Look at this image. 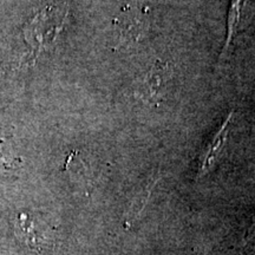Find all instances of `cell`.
I'll use <instances>...</instances> for the list:
<instances>
[{
	"instance_id": "1",
	"label": "cell",
	"mask_w": 255,
	"mask_h": 255,
	"mask_svg": "<svg viewBox=\"0 0 255 255\" xmlns=\"http://www.w3.org/2000/svg\"><path fill=\"white\" fill-rule=\"evenodd\" d=\"M66 14V11L51 5L28 21L24 28V37L34 52L49 51L56 45L64 28Z\"/></svg>"
},
{
	"instance_id": "2",
	"label": "cell",
	"mask_w": 255,
	"mask_h": 255,
	"mask_svg": "<svg viewBox=\"0 0 255 255\" xmlns=\"http://www.w3.org/2000/svg\"><path fill=\"white\" fill-rule=\"evenodd\" d=\"M173 79V68L157 60L136 84L135 95L146 103H154L165 95Z\"/></svg>"
},
{
	"instance_id": "3",
	"label": "cell",
	"mask_w": 255,
	"mask_h": 255,
	"mask_svg": "<svg viewBox=\"0 0 255 255\" xmlns=\"http://www.w3.org/2000/svg\"><path fill=\"white\" fill-rule=\"evenodd\" d=\"M149 28L145 14L127 12L116 21L117 44L122 46L133 45L144 39Z\"/></svg>"
},
{
	"instance_id": "4",
	"label": "cell",
	"mask_w": 255,
	"mask_h": 255,
	"mask_svg": "<svg viewBox=\"0 0 255 255\" xmlns=\"http://www.w3.org/2000/svg\"><path fill=\"white\" fill-rule=\"evenodd\" d=\"M233 119V113L228 114V116L226 117L223 121L221 127H219V129L216 130V132L213 136L212 141L209 142V144L207 145L205 154H203L202 163L200 167V174H205L207 170H209L210 167L215 163V161L218 159L220 152L222 151L223 146L227 141V136L229 131V124L232 122Z\"/></svg>"
},
{
	"instance_id": "5",
	"label": "cell",
	"mask_w": 255,
	"mask_h": 255,
	"mask_svg": "<svg viewBox=\"0 0 255 255\" xmlns=\"http://www.w3.org/2000/svg\"><path fill=\"white\" fill-rule=\"evenodd\" d=\"M14 234L18 240L32 250L40 251V239L36 231V225L30 215L18 214L14 220Z\"/></svg>"
},
{
	"instance_id": "6",
	"label": "cell",
	"mask_w": 255,
	"mask_h": 255,
	"mask_svg": "<svg viewBox=\"0 0 255 255\" xmlns=\"http://www.w3.org/2000/svg\"><path fill=\"white\" fill-rule=\"evenodd\" d=\"M244 1L245 0H231L227 18V37H226L225 46H223L222 50V56L227 55L229 47H231L233 43V39H234V37L238 33L242 7H244Z\"/></svg>"
}]
</instances>
